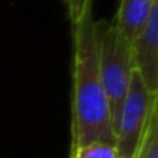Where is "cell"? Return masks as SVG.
Segmentation results:
<instances>
[{"instance_id":"obj_1","label":"cell","mask_w":158,"mask_h":158,"mask_svg":"<svg viewBox=\"0 0 158 158\" xmlns=\"http://www.w3.org/2000/svg\"><path fill=\"white\" fill-rule=\"evenodd\" d=\"M71 150L92 143L115 144L109 101L99 76L98 34L93 14L73 27Z\"/></svg>"},{"instance_id":"obj_2","label":"cell","mask_w":158,"mask_h":158,"mask_svg":"<svg viewBox=\"0 0 158 158\" xmlns=\"http://www.w3.org/2000/svg\"><path fill=\"white\" fill-rule=\"evenodd\" d=\"M99 76L109 101L113 130L116 129L119 112L129 89L133 71L130 44L121 36L113 22H96Z\"/></svg>"},{"instance_id":"obj_3","label":"cell","mask_w":158,"mask_h":158,"mask_svg":"<svg viewBox=\"0 0 158 158\" xmlns=\"http://www.w3.org/2000/svg\"><path fill=\"white\" fill-rule=\"evenodd\" d=\"M158 95L152 93L133 68L129 89L115 129V146L119 158H133L152 113L158 109Z\"/></svg>"},{"instance_id":"obj_4","label":"cell","mask_w":158,"mask_h":158,"mask_svg":"<svg viewBox=\"0 0 158 158\" xmlns=\"http://www.w3.org/2000/svg\"><path fill=\"white\" fill-rule=\"evenodd\" d=\"M132 64L146 87L158 95V2L152 6L141 33L130 44Z\"/></svg>"},{"instance_id":"obj_5","label":"cell","mask_w":158,"mask_h":158,"mask_svg":"<svg viewBox=\"0 0 158 158\" xmlns=\"http://www.w3.org/2000/svg\"><path fill=\"white\" fill-rule=\"evenodd\" d=\"M158 0H121L119 2L118 11L112 22L129 44H132L141 33L149 19L152 6Z\"/></svg>"},{"instance_id":"obj_6","label":"cell","mask_w":158,"mask_h":158,"mask_svg":"<svg viewBox=\"0 0 158 158\" xmlns=\"http://www.w3.org/2000/svg\"><path fill=\"white\" fill-rule=\"evenodd\" d=\"M133 158H158V109L152 113Z\"/></svg>"},{"instance_id":"obj_7","label":"cell","mask_w":158,"mask_h":158,"mask_svg":"<svg viewBox=\"0 0 158 158\" xmlns=\"http://www.w3.org/2000/svg\"><path fill=\"white\" fill-rule=\"evenodd\" d=\"M70 158H119L116 146L110 143H92L70 152Z\"/></svg>"},{"instance_id":"obj_8","label":"cell","mask_w":158,"mask_h":158,"mask_svg":"<svg viewBox=\"0 0 158 158\" xmlns=\"http://www.w3.org/2000/svg\"><path fill=\"white\" fill-rule=\"evenodd\" d=\"M64 3L68 11V19L74 25H77L87 14L92 13L93 0H64Z\"/></svg>"}]
</instances>
